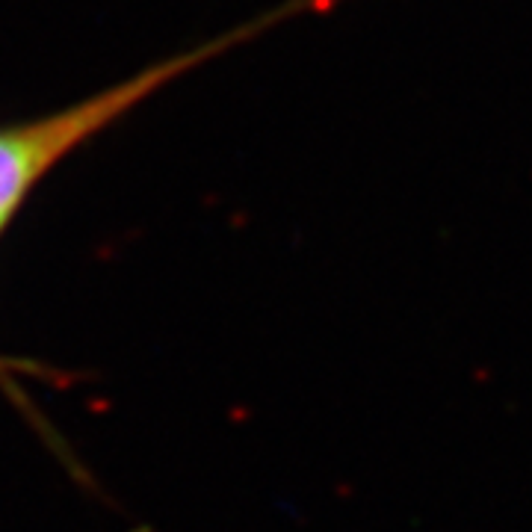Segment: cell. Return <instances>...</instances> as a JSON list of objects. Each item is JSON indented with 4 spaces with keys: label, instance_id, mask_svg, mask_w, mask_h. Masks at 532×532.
Here are the masks:
<instances>
[{
    "label": "cell",
    "instance_id": "obj_1",
    "mask_svg": "<svg viewBox=\"0 0 532 532\" xmlns=\"http://www.w3.org/2000/svg\"><path fill=\"white\" fill-rule=\"evenodd\" d=\"M210 51L216 48H204L199 54H187V57L148 68L136 74L133 80H125L83 104H74L57 116L0 131V228L6 225V219L24 201V196L36 187V181L45 178L48 169L57 166L68 151H74L92 133L107 128L113 119L128 113L133 104L148 98L166 80L196 66Z\"/></svg>",
    "mask_w": 532,
    "mask_h": 532
}]
</instances>
